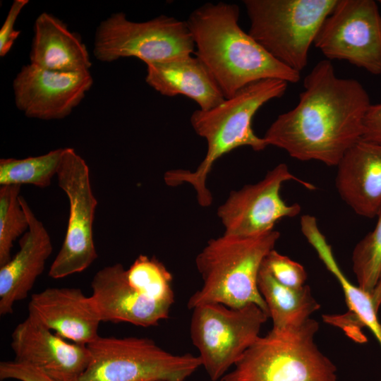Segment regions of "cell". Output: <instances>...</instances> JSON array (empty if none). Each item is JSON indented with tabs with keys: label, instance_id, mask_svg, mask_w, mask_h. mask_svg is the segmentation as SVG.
Instances as JSON below:
<instances>
[{
	"label": "cell",
	"instance_id": "6da1fadb",
	"mask_svg": "<svg viewBox=\"0 0 381 381\" xmlns=\"http://www.w3.org/2000/svg\"><path fill=\"white\" fill-rule=\"evenodd\" d=\"M303 87L296 106L279 115L263 138L298 160L337 167L362 138L368 93L357 80L337 77L327 59L314 66Z\"/></svg>",
	"mask_w": 381,
	"mask_h": 381
},
{
	"label": "cell",
	"instance_id": "7a4b0ae2",
	"mask_svg": "<svg viewBox=\"0 0 381 381\" xmlns=\"http://www.w3.org/2000/svg\"><path fill=\"white\" fill-rule=\"evenodd\" d=\"M239 7L205 3L186 20L195 56L207 68L225 99L247 85L267 79L296 83L301 73L272 57L238 24Z\"/></svg>",
	"mask_w": 381,
	"mask_h": 381
},
{
	"label": "cell",
	"instance_id": "3957f363",
	"mask_svg": "<svg viewBox=\"0 0 381 381\" xmlns=\"http://www.w3.org/2000/svg\"><path fill=\"white\" fill-rule=\"evenodd\" d=\"M287 85L288 83L277 79L257 81L209 110L194 111L190 124L195 132L206 140V155L194 171H167L164 177L167 185L189 184L196 192L198 203L202 207L210 206L212 195L206 182L215 162L240 147L262 151L268 146L263 138L255 133L253 119L265 104L282 97Z\"/></svg>",
	"mask_w": 381,
	"mask_h": 381
},
{
	"label": "cell",
	"instance_id": "277c9868",
	"mask_svg": "<svg viewBox=\"0 0 381 381\" xmlns=\"http://www.w3.org/2000/svg\"><path fill=\"white\" fill-rule=\"evenodd\" d=\"M279 237L273 229L248 237L224 234L210 240L195 258L203 283L189 298L188 308L210 303L231 308L253 303L268 314L258 278L264 259Z\"/></svg>",
	"mask_w": 381,
	"mask_h": 381
},
{
	"label": "cell",
	"instance_id": "5b68a950",
	"mask_svg": "<svg viewBox=\"0 0 381 381\" xmlns=\"http://www.w3.org/2000/svg\"><path fill=\"white\" fill-rule=\"evenodd\" d=\"M318 322L272 329L260 337L219 381H338L337 368L318 347Z\"/></svg>",
	"mask_w": 381,
	"mask_h": 381
},
{
	"label": "cell",
	"instance_id": "8992f818",
	"mask_svg": "<svg viewBox=\"0 0 381 381\" xmlns=\"http://www.w3.org/2000/svg\"><path fill=\"white\" fill-rule=\"evenodd\" d=\"M337 0H244L248 34L272 57L301 72Z\"/></svg>",
	"mask_w": 381,
	"mask_h": 381
},
{
	"label": "cell",
	"instance_id": "52a82bcc",
	"mask_svg": "<svg viewBox=\"0 0 381 381\" xmlns=\"http://www.w3.org/2000/svg\"><path fill=\"white\" fill-rule=\"evenodd\" d=\"M90 362L77 381H186L198 356L174 354L146 337H99L88 344Z\"/></svg>",
	"mask_w": 381,
	"mask_h": 381
},
{
	"label": "cell",
	"instance_id": "ba28073f",
	"mask_svg": "<svg viewBox=\"0 0 381 381\" xmlns=\"http://www.w3.org/2000/svg\"><path fill=\"white\" fill-rule=\"evenodd\" d=\"M190 334L202 367L219 381L260 337L269 315L255 304L231 308L210 303L192 309Z\"/></svg>",
	"mask_w": 381,
	"mask_h": 381
},
{
	"label": "cell",
	"instance_id": "9c48e42d",
	"mask_svg": "<svg viewBox=\"0 0 381 381\" xmlns=\"http://www.w3.org/2000/svg\"><path fill=\"white\" fill-rule=\"evenodd\" d=\"M93 53L102 62L135 57L147 64L191 55L195 44L186 20L161 15L134 22L117 12L98 25Z\"/></svg>",
	"mask_w": 381,
	"mask_h": 381
},
{
	"label": "cell",
	"instance_id": "30bf717a",
	"mask_svg": "<svg viewBox=\"0 0 381 381\" xmlns=\"http://www.w3.org/2000/svg\"><path fill=\"white\" fill-rule=\"evenodd\" d=\"M56 176L58 186L68 199L69 217L63 244L49 276L61 279L84 271L98 256L93 238L97 200L92 190L89 167L73 148L65 147Z\"/></svg>",
	"mask_w": 381,
	"mask_h": 381
},
{
	"label": "cell",
	"instance_id": "8fae6325",
	"mask_svg": "<svg viewBox=\"0 0 381 381\" xmlns=\"http://www.w3.org/2000/svg\"><path fill=\"white\" fill-rule=\"evenodd\" d=\"M314 46L327 60L346 61L381 74V15L373 0H337Z\"/></svg>",
	"mask_w": 381,
	"mask_h": 381
},
{
	"label": "cell",
	"instance_id": "7c38bea8",
	"mask_svg": "<svg viewBox=\"0 0 381 381\" xmlns=\"http://www.w3.org/2000/svg\"><path fill=\"white\" fill-rule=\"evenodd\" d=\"M300 183L309 190L315 186L291 173L281 163L268 171L259 182L244 186L230 193L217 211L225 231L237 236H254L274 229V224L284 217H294L301 206L288 205L280 195L282 184L288 181Z\"/></svg>",
	"mask_w": 381,
	"mask_h": 381
},
{
	"label": "cell",
	"instance_id": "4fadbf2b",
	"mask_svg": "<svg viewBox=\"0 0 381 381\" xmlns=\"http://www.w3.org/2000/svg\"><path fill=\"white\" fill-rule=\"evenodd\" d=\"M92 83L90 71L58 72L29 64L13 79L14 102L27 117L61 119L82 102Z\"/></svg>",
	"mask_w": 381,
	"mask_h": 381
},
{
	"label": "cell",
	"instance_id": "5bb4252c",
	"mask_svg": "<svg viewBox=\"0 0 381 381\" xmlns=\"http://www.w3.org/2000/svg\"><path fill=\"white\" fill-rule=\"evenodd\" d=\"M11 346L14 361L55 381H77L90 359L87 345L69 342L28 316L13 331Z\"/></svg>",
	"mask_w": 381,
	"mask_h": 381
},
{
	"label": "cell",
	"instance_id": "9a60e30c",
	"mask_svg": "<svg viewBox=\"0 0 381 381\" xmlns=\"http://www.w3.org/2000/svg\"><path fill=\"white\" fill-rule=\"evenodd\" d=\"M28 317L71 342L97 339L101 319L90 296L78 288L49 287L33 294Z\"/></svg>",
	"mask_w": 381,
	"mask_h": 381
},
{
	"label": "cell",
	"instance_id": "2e32d148",
	"mask_svg": "<svg viewBox=\"0 0 381 381\" xmlns=\"http://www.w3.org/2000/svg\"><path fill=\"white\" fill-rule=\"evenodd\" d=\"M93 303L102 322L157 326L168 318L171 305L150 301L132 287L121 263L99 270L91 282Z\"/></svg>",
	"mask_w": 381,
	"mask_h": 381
},
{
	"label": "cell",
	"instance_id": "e0dca14e",
	"mask_svg": "<svg viewBox=\"0 0 381 381\" xmlns=\"http://www.w3.org/2000/svg\"><path fill=\"white\" fill-rule=\"evenodd\" d=\"M19 199L29 228L19 241V250L0 267L1 316L11 314L14 304L28 297L36 279L43 272L53 249L50 236L42 222L35 217L22 195Z\"/></svg>",
	"mask_w": 381,
	"mask_h": 381
},
{
	"label": "cell",
	"instance_id": "ac0fdd59",
	"mask_svg": "<svg viewBox=\"0 0 381 381\" xmlns=\"http://www.w3.org/2000/svg\"><path fill=\"white\" fill-rule=\"evenodd\" d=\"M335 186L357 214L373 218L381 210V144L361 139L337 166Z\"/></svg>",
	"mask_w": 381,
	"mask_h": 381
},
{
	"label": "cell",
	"instance_id": "d6986e66",
	"mask_svg": "<svg viewBox=\"0 0 381 381\" xmlns=\"http://www.w3.org/2000/svg\"><path fill=\"white\" fill-rule=\"evenodd\" d=\"M146 83L167 97L184 95L209 110L225 97L202 61L191 55L168 61L147 64Z\"/></svg>",
	"mask_w": 381,
	"mask_h": 381
},
{
	"label": "cell",
	"instance_id": "ffe728a7",
	"mask_svg": "<svg viewBox=\"0 0 381 381\" xmlns=\"http://www.w3.org/2000/svg\"><path fill=\"white\" fill-rule=\"evenodd\" d=\"M30 61L41 68L66 73L87 71L92 64L80 37L46 12L35 21Z\"/></svg>",
	"mask_w": 381,
	"mask_h": 381
},
{
	"label": "cell",
	"instance_id": "44dd1931",
	"mask_svg": "<svg viewBox=\"0 0 381 381\" xmlns=\"http://www.w3.org/2000/svg\"><path fill=\"white\" fill-rule=\"evenodd\" d=\"M300 223L303 236L341 285L350 313L363 327H368L372 332L381 347V322L378 319V312L375 308L372 294L353 284L344 274L335 260L331 246L320 231L315 217L305 214L301 217Z\"/></svg>",
	"mask_w": 381,
	"mask_h": 381
},
{
	"label": "cell",
	"instance_id": "7402d4cb",
	"mask_svg": "<svg viewBox=\"0 0 381 381\" xmlns=\"http://www.w3.org/2000/svg\"><path fill=\"white\" fill-rule=\"evenodd\" d=\"M259 291L265 302L272 328L286 329L300 326L320 308V303L305 285L295 289L279 283L261 267L258 278Z\"/></svg>",
	"mask_w": 381,
	"mask_h": 381
},
{
	"label": "cell",
	"instance_id": "603a6c76",
	"mask_svg": "<svg viewBox=\"0 0 381 381\" xmlns=\"http://www.w3.org/2000/svg\"><path fill=\"white\" fill-rule=\"evenodd\" d=\"M65 148H59L36 157L0 159V184H30L46 188L57 175Z\"/></svg>",
	"mask_w": 381,
	"mask_h": 381
},
{
	"label": "cell",
	"instance_id": "cb8c5ba5",
	"mask_svg": "<svg viewBox=\"0 0 381 381\" xmlns=\"http://www.w3.org/2000/svg\"><path fill=\"white\" fill-rule=\"evenodd\" d=\"M130 285L150 301L172 306V275L155 257L140 255L126 270Z\"/></svg>",
	"mask_w": 381,
	"mask_h": 381
},
{
	"label": "cell",
	"instance_id": "d4e9b609",
	"mask_svg": "<svg viewBox=\"0 0 381 381\" xmlns=\"http://www.w3.org/2000/svg\"><path fill=\"white\" fill-rule=\"evenodd\" d=\"M20 185L0 188V267L11 259L13 243L29 228L27 215L20 202Z\"/></svg>",
	"mask_w": 381,
	"mask_h": 381
},
{
	"label": "cell",
	"instance_id": "484cf974",
	"mask_svg": "<svg viewBox=\"0 0 381 381\" xmlns=\"http://www.w3.org/2000/svg\"><path fill=\"white\" fill-rule=\"evenodd\" d=\"M374 229L354 247L352 267L358 286L372 294L381 275V210Z\"/></svg>",
	"mask_w": 381,
	"mask_h": 381
},
{
	"label": "cell",
	"instance_id": "4316f807",
	"mask_svg": "<svg viewBox=\"0 0 381 381\" xmlns=\"http://www.w3.org/2000/svg\"><path fill=\"white\" fill-rule=\"evenodd\" d=\"M262 265L284 286L298 289L306 285L307 273L304 267L274 249L267 254Z\"/></svg>",
	"mask_w": 381,
	"mask_h": 381
},
{
	"label": "cell",
	"instance_id": "83f0119b",
	"mask_svg": "<svg viewBox=\"0 0 381 381\" xmlns=\"http://www.w3.org/2000/svg\"><path fill=\"white\" fill-rule=\"evenodd\" d=\"M28 0H14L0 30V56H5L11 49L20 31L15 29V24Z\"/></svg>",
	"mask_w": 381,
	"mask_h": 381
},
{
	"label": "cell",
	"instance_id": "f1b7e54d",
	"mask_svg": "<svg viewBox=\"0 0 381 381\" xmlns=\"http://www.w3.org/2000/svg\"><path fill=\"white\" fill-rule=\"evenodd\" d=\"M0 380L55 381L40 370L16 361H3L0 362Z\"/></svg>",
	"mask_w": 381,
	"mask_h": 381
},
{
	"label": "cell",
	"instance_id": "f546056e",
	"mask_svg": "<svg viewBox=\"0 0 381 381\" xmlns=\"http://www.w3.org/2000/svg\"><path fill=\"white\" fill-rule=\"evenodd\" d=\"M361 139L381 144V103L370 104L365 117Z\"/></svg>",
	"mask_w": 381,
	"mask_h": 381
},
{
	"label": "cell",
	"instance_id": "4dcf8cb0",
	"mask_svg": "<svg viewBox=\"0 0 381 381\" xmlns=\"http://www.w3.org/2000/svg\"><path fill=\"white\" fill-rule=\"evenodd\" d=\"M372 297H373L375 308L376 310L378 312L379 308L381 306V275L372 294Z\"/></svg>",
	"mask_w": 381,
	"mask_h": 381
},
{
	"label": "cell",
	"instance_id": "1f68e13d",
	"mask_svg": "<svg viewBox=\"0 0 381 381\" xmlns=\"http://www.w3.org/2000/svg\"><path fill=\"white\" fill-rule=\"evenodd\" d=\"M378 2H380L381 4V0H380Z\"/></svg>",
	"mask_w": 381,
	"mask_h": 381
}]
</instances>
